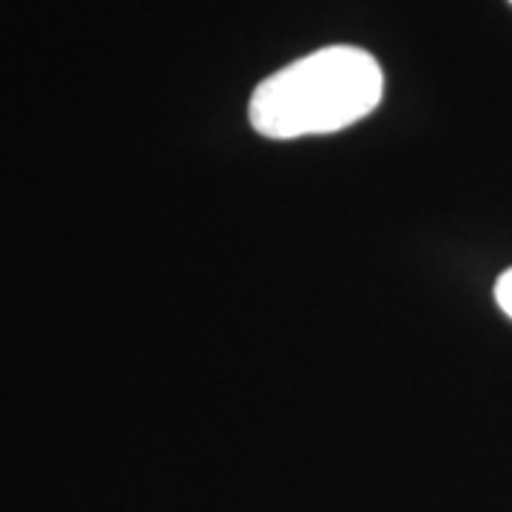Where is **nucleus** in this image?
Segmentation results:
<instances>
[{"mask_svg":"<svg viewBox=\"0 0 512 512\" xmlns=\"http://www.w3.org/2000/svg\"><path fill=\"white\" fill-rule=\"evenodd\" d=\"M382 94L376 57L356 46H328L262 80L251 94L248 120L268 140L336 134L373 114Z\"/></svg>","mask_w":512,"mask_h":512,"instance_id":"f257e3e1","label":"nucleus"},{"mask_svg":"<svg viewBox=\"0 0 512 512\" xmlns=\"http://www.w3.org/2000/svg\"><path fill=\"white\" fill-rule=\"evenodd\" d=\"M495 305L512 319V268L504 271L495 282Z\"/></svg>","mask_w":512,"mask_h":512,"instance_id":"f03ea898","label":"nucleus"},{"mask_svg":"<svg viewBox=\"0 0 512 512\" xmlns=\"http://www.w3.org/2000/svg\"><path fill=\"white\" fill-rule=\"evenodd\" d=\"M510 3H512V0H510Z\"/></svg>","mask_w":512,"mask_h":512,"instance_id":"7ed1b4c3","label":"nucleus"}]
</instances>
